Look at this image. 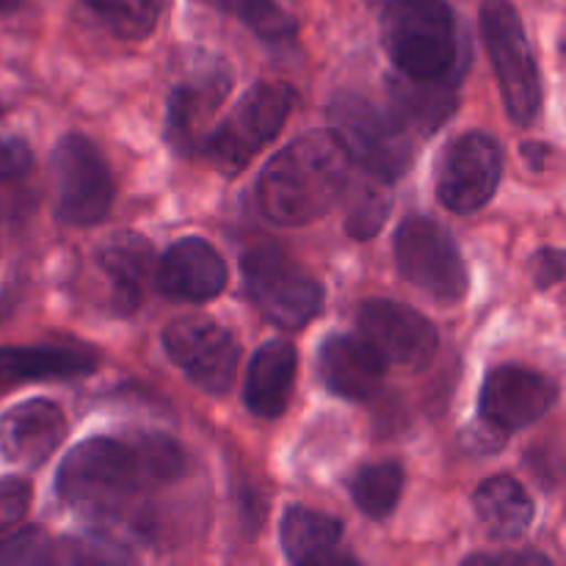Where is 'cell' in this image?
<instances>
[{"instance_id": "32", "label": "cell", "mask_w": 566, "mask_h": 566, "mask_svg": "<svg viewBox=\"0 0 566 566\" xmlns=\"http://www.w3.org/2000/svg\"><path fill=\"white\" fill-rule=\"evenodd\" d=\"M506 440H509V431L503 429V426L486 420L484 415H481V423L470 426V429L464 431V446H468L473 453H495L506 446Z\"/></svg>"}, {"instance_id": "30", "label": "cell", "mask_w": 566, "mask_h": 566, "mask_svg": "<svg viewBox=\"0 0 566 566\" xmlns=\"http://www.w3.org/2000/svg\"><path fill=\"white\" fill-rule=\"evenodd\" d=\"M31 509V484L22 479H0V534L22 523Z\"/></svg>"}, {"instance_id": "1", "label": "cell", "mask_w": 566, "mask_h": 566, "mask_svg": "<svg viewBox=\"0 0 566 566\" xmlns=\"http://www.w3.org/2000/svg\"><path fill=\"white\" fill-rule=\"evenodd\" d=\"M346 180L348 158L332 130H310L265 164L254 197L271 224L304 227L340 202Z\"/></svg>"}, {"instance_id": "37", "label": "cell", "mask_w": 566, "mask_h": 566, "mask_svg": "<svg viewBox=\"0 0 566 566\" xmlns=\"http://www.w3.org/2000/svg\"><path fill=\"white\" fill-rule=\"evenodd\" d=\"M0 111H3V108H0Z\"/></svg>"}, {"instance_id": "21", "label": "cell", "mask_w": 566, "mask_h": 566, "mask_svg": "<svg viewBox=\"0 0 566 566\" xmlns=\"http://www.w3.org/2000/svg\"><path fill=\"white\" fill-rule=\"evenodd\" d=\"M475 517L481 528L497 542H512L528 534L534 523V501L512 475H492L473 495Z\"/></svg>"}, {"instance_id": "28", "label": "cell", "mask_w": 566, "mask_h": 566, "mask_svg": "<svg viewBox=\"0 0 566 566\" xmlns=\"http://www.w3.org/2000/svg\"><path fill=\"white\" fill-rule=\"evenodd\" d=\"M86 553L81 547L66 551V542H53L42 531H22L11 539L0 542V564H55L83 562Z\"/></svg>"}, {"instance_id": "25", "label": "cell", "mask_w": 566, "mask_h": 566, "mask_svg": "<svg viewBox=\"0 0 566 566\" xmlns=\"http://www.w3.org/2000/svg\"><path fill=\"white\" fill-rule=\"evenodd\" d=\"M92 14L119 39H144L160 20V0H83Z\"/></svg>"}, {"instance_id": "35", "label": "cell", "mask_w": 566, "mask_h": 566, "mask_svg": "<svg viewBox=\"0 0 566 566\" xmlns=\"http://www.w3.org/2000/svg\"><path fill=\"white\" fill-rule=\"evenodd\" d=\"M520 155H523L534 169H542V166L547 164V158L553 155V149L547 147V144H523V147H520Z\"/></svg>"}, {"instance_id": "3", "label": "cell", "mask_w": 566, "mask_h": 566, "mask_svg": "<svg viewBox=\"0 0 566 566\" xmlns=\"http://www.w3.org/2000/svg\"><path fill=\"white\" fill-rule=\"evenodd\" d=\"M381 42L403 75L434 77L457 70V20L446 0H390L381 14Z\"/></svg>"}, {"instance_id": "19", "label": "cell", "mask_w": 566, "mask_h": 566, "mask_svg": "<svg viewBox=\"0 0 566 566\" xmlns=\"http://www.w3.org/2000/svg\"><path fill=\"white\" fill-rule=\"evenodd\" d=\"M99 354L86 346L0 348V396L25 381L77 379L94 374Z\"/></svg>"}, {"instance_id": "6", "label": "cell", "mask_w": 566, "mask_h": 566, "mask_svg": "<svg viewBox=\"0 0 566 566\" xmlns=\"http://www.w3.org/2000/svg\"><path fill=\"white\" fill-rule=\"evenodd\" d=\"M481 31L509 116L517 125H528L539 114L542 81L517 9L509 0H484Z\"/></svg>"}, {"instance_id": "7", "label": "cell", "mask_w": 566, "mask_h": 566, "mask_svg": "<svg viewBox=\"0 0 566 566\" xmlns=\"http://www.w3.org/2000/svg\"><path fill=\"white\" fill-rule=\"evenodd\" d=\"M396 263L403 280L440 304H457L470 291V271L457 241L440 221L409 216L396 230Z\"/></svg>"}, {"instance_id": "26", "label": "cell", "mask_w": 566, "mask_h": 566, "mask_svg": "<svg viewBox=\"0 0 566 566\" xmlns=\"http://www.w3.org/2000/svg\"><path fill=\"white\" fill-rule=\"evenodd\" d=\"M213 6L235 14L243 25L252 28L265 42H282L296 33V17L285 11L280 0H210Z\"/></svg>"}, {"instance_id": "8", "label": "cell", "mask_w": 566, "mask_h": 566, "mask_svg": "<svg viewBox=\"0 0 566 566\" xmlns=\"http://www.w3.org/2000/svg\"><path fill=\"white\" fill-rule=\"evenodd\" d=\"M243 285L260 315L280 329H302L324 307L318 280L276 247H258L243 258Z\"/></svg>"}, {"instance_id": "16", "label": "cell", "mask_w": 566, "mask_h": 566, "mask_svg": "<svg viewBox=\"0 0 566 566\" xmlns=\"http://www.w3.org/2000/svg\"><path fill=\"white\" fill-rule=\"evenodd\" d=\"M224 258L205 238H180L158 265V287L177 302H210L227 287Z\"/></svg>"}, {"instance_id": "24", "label": "cell", "mask_w": 566, "mask_h": 566, "mask_svg": "<svg viewBox=\"0 0 566 566\" xmlns=\"http://www.w3.org/2000/svg\"><path fill=\"white\" fill-rule=\"evenodd\" d=\"M403 492V468L398 462L368 464L352 479L354 503L363 514L385 520L396 512Z\"/></svg>"}, {"instance_id": "12", "label": "cell", "mask_w": 566, "mask_h": 566, "mask_svg": "<svg viewBox=\"0 0 566 566\" xmlns=\"http://www.w3.org/2000/svg\"><path fill=\"white\" fill-rule=\"evenodd\" d=\"M359 335L381 354L387 365L423 370L440 348V332L426 315L390 298L365 302L357 315Z\"/></svg>"}, {"instance_id": "29", "label": "cell", "mask_w": 566, "mask_h": 566, "mask_svg": "<svg viewBox=\"0 0 566 566\" xmlns=\"http://www.w3.org/2000/svg\"><path fill=\"white\" fill-rule=\"evenodd\" d=\"M381 186H385V182H379V186H363L359 188L357 199L348 205L343 227H346L348 235L357 238V241H368V238H374L376 232L385 227L392 199Z\"/></svg>"}, {"instance_id": "20", "label": "cell", "mask_w": 566, "mask_h": 566, "mask_svg": "<svg viewBox=\"0 0 566 566\" xmlns=\"http://www.w3.org/2000/svg\"><path fill=\"white\" fill-rule=\"evenodd\" d=\"M296 348L285 340H269L254 352L247 374V407L258 418H280L291 401L296 381Z\"/></svg>"}, {"instance_id": "13", "label": "cell", "mask_w": 566, "mask_h": 566, "mask_svg": "<svg viewBox=\"0 0 566 566\" xmlns=\"http://www.w3.org/2000/svg\"><path fill=\"white\" fill-rule=\"evenodd\" d=\"M232 88V72L221 59L205 61L191 70L169 94L166 108V138L180 153L202 149L208 125L219 105L224 103Z\"/></svg>"}, {"instance_id": "18", "label": "cell", "mask_w": 566, "mask_h": 566, "mask_svg": "<svg viewBox=\"0 0 566 566\" xmlns=\"http://www.w3.org/2000/svg\"><path fill=\"white\" fill-rule=\"evenodd\" d=\"M392 116L420 136L440 130L459 108V77L451 72L434 77L392 75L387 81Z\"/></svg>"}, {"instance_id": "10", "label": "cell", "mask_w": 566, "mask_h": 566, "mask_svg": "<svg viewBox=\"0 0 566 566\" xmlns=\"http://www.w3.org/2000/svg\"><path fill=\"white\" fill-rule=\"evenodd\" d=\"M164 348L171 363L202 392L224 396L235 381L241 346L213 318H177L166 326Z\"/></svg>"}, {"instance_id": "36", "label": "cell", "mask_w": 566, "mask_h": 566, "mask_svg": "<svg viewBox=\"0 0 566 566\" xmlns=\"http://www.w3.org/2000/svg\"><path fill=\"white\" fill-rule=\"evenodd\" d=\"M20 3L22 0H0V11H11V9H17Z\"/></svg>"}, {"instance_id": "23", "label": "cell", "mask_w": 566, "mask_h": 566, "mask_svg": "<svg viewBox=\"0 0 566 566\" xmlns=\"http://www.w3.org/2000/svg\"><path fill=\"white\" fill-rule=\"evenodd\" d=\"M340 520L324 512L293 506L280 523V542L291 564H329L340 547Z\"/></svg>"}, {"instance_id": "5", "label": "cell", "mask_w": 566, "mask_h": 566, "mask_svg": "<svg viewBox=\"0 0 566 566\" xmlns=\"http://www.w3.org/2000/svg\"><path fill=\"white\" fill-rule=\"evenodd\" d=\"M296 94L285 83H254L232 114L205 136L202 153L227 175H238L252 164L254 155L269 147L285 127Z\"/></svg>"}, {"instance_id": "34", "label": "cell", "mask_w": 566, "mask_h": 566, "mask_svg": "<svg viewBox=\"0 0 566 566\" xmlns=\"http://www.w3.org/2000/svg\"><path fill=\"white\" fill-rule=\"evenodd\" d=\"M468 564H486V566H551V558L539 553H495V556H473Z\"/></svg>"}, {"instance_id": "2", "label": "cell", "mask_w": 566, "mask_h": 566, "mask_svg": "<svg viewBox=\"0 0 566 566\" xmlns=\"http://www.w3.org/2000/svg\"><path fill=\"white\" fill-rule=\"evenodd\" d=\"M147 484L142 462L127 440L92 437L66 453L55 475L61 503L92 523L125 517Z\"/></svg>"}, {"instance_id": "17", "label": "cell", "mask_w": 566, "mask_h": 566, "mask_svg": "<svg viewBox=\"0 0 566 566\" xmlns=\"http://www.w3.org/2000/svg\"><path fill=\"white\" fill-rule=\"evenodd\" d=\"M321 379L346 401H368L381 390L387 363L363 335H332L321 346Z\"/></svg>"}, {"instance_id": "27", "label": "cell", "mask_w": 566, "mask_h": 566, "mask_svg": "<svg viewBox=\"0 0 566 566\" xmlns=\"http://www.w3.org/2000/svg\"><path fill=\"white\" fill-rule=\"evenodd\" d=\"M142 462L149 486H164L186 473V451L166 434H136L127 440Z\"/></svg>"}, {"instance_id": "31", "label": "cell", "mask_w": 566, "mask_h": 566, "mask_svg": "<svg viewBox=\"0 0 566 566\" xmlns=\"http://www.w3.org/2000/svg\"><path fill=\"white\" fill-rule=\"evenodd\" d=\"M33 164V155L20 138H0V182L17 180L25 175Z\"/></svg>"}, {"instance_id": "15", "label": "cell", "mask_w": 566, "mask_h": 566, "mask_svg": "<svg viewBox=\"0 0 566 566\" xmlns=\"http://www.w3.org/2000/svg\"><path fill=\"white\" fill-rule=\"evenodd\" d=\"M66 437V418L48 398L17 403L0 418V457L17 468H39Z\"/></svg>"}, {"instance_id": "33", "label": "cell", "mask_w": 566, "mask_h": 566, "mask_svg": "<svg viewBox=\"0 0 566 566\" xmlns=\"http://www.w3.org/2000/svg\"><path fill=\"white\" fill-rule=\"evenodd\" d=\"M536 287H553L564 280V254L558 249H545L534 258Z\"/></svg>"}, {"instance_id": "22", "label": "cell", "mask_w": 566, "mask_h": 566, "mask_svg": "<svg viewBox=\"0 0 566 566\" xmlns=\"http://www.w3.org/2000/svg\"><path fill=\"white\" fill-rule=\"evenodd\" d=\"M97 263L114 285V302L119 304L122 313L136 310L142 302L144 282L153 271V247L147 238L136 232H114L97 249Z\"/></svg>"}, {"instance_id": "4", "label": "cell", "mask_w": 566, "mask_h": 566, "mask_svg": "<svg viewBox=\"0 0 566 566\" xmlns=\"http://www.w3.org/2000/svg\"><path fill=\"white\" fill-rule=\"evenodd\" d=\"M329 130L365 175L379 182H396L415 158L409 130L387 111L376 108L363 94L340 92L329 103Z\"/></svg>"}, {"instance_id": "14", "label": "cell", "mask_w": 566, "mask_h": 566, "mask_svg": "<svg viewBox=\"0 0 566 566\" xmlns=\"http://www.w3.org/2000/svg\"><path fill=\"white\" fill-rule=\"evenodd\" d=\"M558 401V387L539 370L523 365H497L481 390V415L506 431L545 418Z\"/></svg>"}, {"instance_id": "11", "label": "cell", "mask_w": 566, "mask_h": 566, "mask_svg": "<svg viewBox=\"0 0 566 566\" xmlns=\"http://www.w3.org/2000/svg\"><path fill=\"white\" fill-rule=\"evenodd\" d=\"M503 177V149L486 133H464L448 144L437 171V197L453 213H475L495 197Z\"/></svg>"}, {"instance_id": "9", "label": "cell", "mask_w": 566, "mask_h": 566, "mask_svg": "<svg viewBox=\"0 0 566 566\" xmlns=\"http://www.w3.org/2000/svg\"><path fill=\"white\" fill-rule=\"evenodd\" d=\"M55 216L70 227H92L114 202V177L103 153L86 136H64L50 155Z\"/></svg>"}]
</instances>
